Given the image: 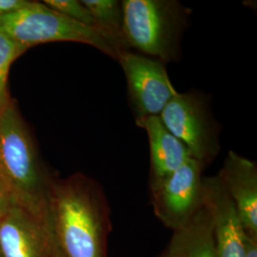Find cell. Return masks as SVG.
<instances>
[{
    "instance_id": "cell-6",
    "label": "cell",
    "mask_w": 257,
    "mask_h": 257,
    "mask_svg": "<svg viewBox=\"0 0 257 257\" xmlns=\"http://www.w3.org/2000/svg\"><path fill=\"white\" fill-rule=\"evenodd\" d=\"M204 166L190 158L166 177L150 180V197L154 213L165 227L181 228L203 207Z\"/></svg>"
},
{
    "instance_id": "cell-16",
    "label": "cell",
    "mask_w": 257,
    "mask_h": 257,
    "mask_svg": "<svg viewBox=\"0 0 257 257\" xmlns=\"http://www.w3.org/2000/svg\"><path fill=\"white\" fill-rule=\"evenodd\" d=\"M28 0H0V18L9 16L27 6Z\"/></svg>"
},
{
    "instance_id": "cell-13",
    "label": "cell",
    "mask_w": 257,
    "mask_h": 257,
    "mask_svg": "<svg viewBox=\"0 0 257 257\" xmlns=\"http://www.w3.org/2000/svg\"><path fill=\"white\" fill-rule=\"evenodd\" d=\"M94 20L95 30L100 34L115 55L131 51L127 42L122 2L118 0H82Z\"/></svg>"
},
{
    "instance_id": "cell-17",
    "label": "cell",
    "mask_w": 257,
    "mask_h": 257,
    "mask_svg": "<svg viewBox=\"0 0 257 257\" xmlns=\"http://www.w3.org/2000/svg\"><path fill=\"white\" fill-rule=\"evenodd\" d=\"M14 205L9 191L0 176V218L9 211L10 208Z\"/></svg>"
},
{
    "instance_id": "cell-11",
    "label": "cell",
    "mask_w": 257,
    "mask_h": 257,
    "mask_svg": "<svg viewBox=\"0 0 257 257\" xmlns=\"http://www.w3.org/2000/svg\"><path fill=\"white\" fill-rule=\"evenodd\" d=\"M138 127L145 130L150 144L151 175L156 180L173 174L191 157L183 143L166 128L159 116H150L137 121Z\"/></svg>"
},
{
    "instance_id": "cell-8",
    "label": "cell",
    "mask_w": 257,
    "mask_h": 257,
    "mask_svg": "<svg viewBox=\"0 0 257 257\" xmlns=\"http://www.w3.org/2000/svg\"><path fill=\"white\" fill-rule=\"evenodd\" d=\"M0 250L4 257H59L48 219L17 205L0 218Z\"/></svg>"
},
{
    "instance_id": "cell-12",
    "label": "cell",
    "mask_w": 257,
    "mask_h": 257,
    "mask_svg": "<svg viewBox=\"0 0 257 257\" xmlns=\"http://www.w3.org/2000/svg\"><path fill=\"white\" fill-rule=\"evenodd\" d=\"M158 257H215L212 220L204 205L187 224L174 230Z\"/></svg>"
},
{
    "instance_id": "cell-7",
    "label": "cell",
    "mask_w": 257,
    "mask_h": 257,
    "mask_svg": "<svg viewBox=\"0 0 257 257\" xmlns=\"http://www.w3.org/2000/svg\"><path fill=\"white\" fill-rule=\"evenodd\" d=\"M116 60L126 76L136 122L150 116H159L177 93L165 65L134 51L123 52Z\"/></svg>"
},
{
    "instance_id": "cell-3",
    "label": "cell",
    "mask_w": 257,
    "mask_h": 257,
    "mask_svg": "<svg viewBox=\"0 0 257 257\" xmlns=\"http://www.w3.org/2000/svg\"><path fill=\"white\" fill-rule=\"evenodd\" d=\"M125 34L130 50L166 65L181 56L180 42L191 15L176 0H124ZM136 52V53H137Z\"/></svg>"
},
{
    "instance_id": "cell-2",
    "label": "cell",
    "mask_w": 257,
    "mask_h": 257,
    "mask_svg": "<svg viewBox=\"0 0 257 257\" xmlns=\"http://www.w3.org/2000/svg\"><path fill=\"white\" fill-rule=\"evenodd\" d=\"M0 176L14 205L48 219L54 178L44 170L27 127L11 102L0 113Z\"/></svg>"
},
{
    "instance_id": "cell-1",
    "label": "cell",
    "mask_w": 257,
    "mask_h": 257,
    "mask_svg": "<svg viewBox=\"0 0 257 257\" xmlns=\"http://www.w3.org/2000/svg\"><path fill=\"white\" fill-rule=\"evenodd\" d=\"M48 221L59 257H109V200L101 185L82 174L54 178Z\"/></svg>"
},
{
    "instance_id": "cell-18",
    "label": "cell",
    "mask_w": 257,
    "mask_h": 257,
    "mask_svg": "<svg viewBox=\"0 0 257 257\" xmlns=\"http://www.w3.org/2000/svg\"><path fill=\"white\" fill-rule=\"evenodd\" d=\"M245 257H257V237H252L247 233L245 239Z\"/></svg>"
},
{
    "instance_id": "cell-15",
    "label": "cell",
    "mask_w": 257,
    "mask_h": 257,
    "mask_svg": "<svg viewBox=\"0 0 257 257\" xmlns=\"http://www.w3.org/2000/svg\"><path fill=\"white\" fill-rule=\"evenodd\" d=\"M43 3L66 18L95 30L94 20L82 0H45Z\"/></svg>"
},
{
    "instance_id": "cell-9",
    "label": "cell",
    "mask_w": 257,
    "mask_h": 257,
    "mask_svg": "<svg viewBox=\"0 0 257 257\" xmlns=\"http://www.w3.org/2000/svg\"><path fill=\"white\" fill-rule=\"evenodd\" d=\"M203 205L212 220L215 257H245L246 231L217 175L203 177Z\"/></svg>"
},
{
    "instance_id": "cell-5",
    "label": "cell",
    "mask_w": 257,
    "mask_h": 257,
    "mask_svg": "<svg viewBox=\"0 0 257 257\" xmlns=\"http://www.w3.org/2000/svg\"><path fill=\"white\" fill-rule=\"evenodd\" d=\"M175 138L188 149L191 157L204 168L220 151L219 126L210 109L208 97L200 92H178L159 115Z\"/></svg>"
},
{
    "instance_id": "cell-10",
    "label": "cell",
    "mask_w": 257,
    "mask_h": 257,
    "mask_svg": "<svg viewBox=\"0 0 257 257\" xmlns=\"http://www.w3.org/2000/svg\"><path fill=\"white\" fill-rule=\"evenodd\" d=\"M217 176L238 211L246 233L257 237L256 163L229 151Z\"/></svg>"
},
{
    "instance_id": "cell-14",
    "label": "cell",
    "mask_w": 257,
    "mask_h": 257,
    "mask_svg": "<svg viewBox=\"0 0 257 257\" xmlns=\"http://www.w3.org/2000/svg\"><path fill=\"white\" fill-rule=\"evenodd\" d=\"M25 50L0 31V113L9 104L7 82L12 63Z\"/></svg>"
},
{
    "instance_id": "cell-19",
    "label": "cell",
    "mask_w": 257,
    "mask_h": 257,
    "mask_svg": "<svg viewBox=\"0 0 257 257\" xmlns=\"http://www.w3.org/2000/svg\"><path fill=\"white\" fill-rule=\"evenodd\" d=\"M0 257H4L3 256V254H2V252H1V250H0Z\"/></svg>"
},
{
    "instance_id": "cell-4",
    "label": "cell",
    "mask_w": 257,
    "mask_h": 257,
    "mask_svg": "<svg viewBox=\"0 0 257 257\" xmlns=\"http://www.w3.org/2000/svg\"><path fill=\"white\" fill-rule=\"evenodd\" d=\"M0 31L25 51L37 44L68 41L94 47L115 59L96 30L68 19L40 2L30 1L24 8L0 18Z\"/></svg>"
}]
</instances>
